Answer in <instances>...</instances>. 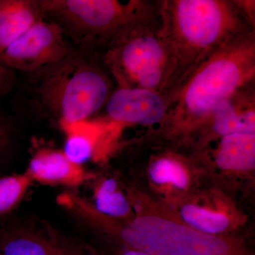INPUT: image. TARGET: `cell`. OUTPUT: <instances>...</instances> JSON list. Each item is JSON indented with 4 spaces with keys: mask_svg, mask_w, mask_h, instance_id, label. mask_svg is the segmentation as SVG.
Instances as JSON below:
<instances>
[{
    "mask_svg": "<svg viewBox=\"0 0 255 255\" xmlns=\"http://www.w3.org/2000/svg\"><path fill=\"white\" fill-rule=\"evenodd\" d=\"M255 78L253 30L207 55L178 79L166 95L162 125L172 135L201 129L220 104L253 87Z\"/></svg>",
    "mask_w": 255,
    "mask_h": 255,
    "instance_id": "6da1fadb",
    "label": "cell"
},
{
    "mask_svg": "<svg viewBox=\"0 0 255 255\" xmlns=\"http://www.w3.org/2000/svg\"><path fill=\"white\" fill-rule=\"evenodd\" d=\"M158 9L161 32L175 55L181 76L213 52L254 30L238 1L169 0Z\"/></svg>",
    "mask_w": 255,
    "mask_h": 255,
    "instance_id": "7a4b0ae2",
    "label": "cell"
},
{
    "mask_svg": "<svg viewBox=\"0 0 255 255\" xmlns=\"http://www.w3.org/2000/svg\"><path fill=\"white\" fill-rule=\"evenodd\" d=\"M131 204L135 211L130 219L119 221L96 214L92 226L103 231L110 243L149 255H254L241 238L199 232L167 211Z\"/></svg>",
    "mask_w": 255,
    "mask_h": 255,
    "instance_id": "3957f363",
    "label": "cell"
},
{
    "mask_svg": "<svg viewBox=\"0 0 255 255\" xmlns=\"http://www.w3.org/2000/svg\"><path fill=\"white\" fill-rule=\"evenodd\" d=\"M34 73H38L35 87L37 98L58 117L59 123L91 118L105 106L112 93L107 75L73 53Z\"/></svg>",
    "mask_w": 255,
    "mask_h": 255,
    "instance_id": "277c9868",
    "label": "cell"
},
{
    "mask_svg": "<svg viewBox=\"0 0 255 255\" xmlns=\"http://www.w3.org/2000/svg\"><path fill=\"white\" fill-rule=\"evenodd\" d=\"M107 61L120 87H137L167 95L180 78L175 55L160 24L137 25L113 43Z\"/></svg>",
    "mask_w": 255,
    "mask_h": 255,
    "instance_id": "5b68a950",
    "label": "cell"
},
{
    "mask_svg": "<svg viewBox=\"0 0 255 255\" xmlns=\"http://www.w3.org/2000/svg\"><path fill=\"white\" fill-rule=\"evenodd\" d=\"M42 17L58 24L74 41L107 39L114 43L125 32L152 21L150 9L140 1L40 0Z\"/></svg>",
    "mask_w": 255,
    "mask_h": 255,
    "instance_id": "8992f818",
    "label": "cell"
},
{
    "mask_svg": "<svg viewBox=\"0 0 255 255\" xmlns=\"http://www.w3.org/2000/svg\"><path fill=\"white\" fill-rule=\"evenodd\" d=\"M58 24L43 17L0 55V65L33 73L65 59L73 53Z\"/></svg>",
    "mask_w": 255,
    "mask_h": 255,
    "instance_id": "52a82bcc",
    "label": "cell"
},
{
    "mask_svg": "<svg viewBox=\"0 0 255 255\" xmlns=\"http://www.w3.org/2000/svg\"><path fill=\"white\" fill-rule=\"evenodd\" d=\"M66 135L64 150L72 162H105L118 145L123 128L107 118L60 122Z\"/></svg>",
    "mask_w": 255,
    "mask_h": 255,
    "instance_id": "ba28073f",
    "label": "cell"
},
{
    "mask_svg": "<svg viewBox=\"0 0 255 255\" xmlns=\"http://www.w3.org/2000/svg\"><path fill=\"white\" fill-rule=\"evenodd\" d=\"M170 211L179 221L199 232L233 236L230 231L241 221L236 208L217 194L183 197Z\"/></svg>",
    "mask_w": 255,
    "mask_h": 255,
    "instance_id": "9c48e42d",
    "label": "cell"
},
{
    "mask_svg": "<svg viewBox=\"0 0 255 255\" xmlns=\"http://www.w3.org/2000/svg\"><path fill=\"white\" fill-rule=\"evenodd\" d=\"M107 118L122 127L162 124L167 114L166 97L159 92L120 87L112 92L105 105Z\"/></svg>",
    "mask_w": 255,
    "mask_h": 255,
    "instance_id": "30bf717a",
    "label": "cell"
},
{
    "mask_svg": "<svg viewBox=\"0 0 255 255\" xmlns=\"http://www.w3.org/2000/svg\"><path fill=\"white\" fill-rule=\"evenodd\" d=\"M25 172L33 182L66 187H78L94 177L82 165L72 162L63 150L49 147L37 150Z\"/></svg>",
    "mask_w": 255,
    "mask_h": 255,
    "instance_id": "8fae6325",
    "label": "cell"
},
{
    "mask_svg": "<svg viewBox=\"0 0 255 255\" xmlns=\"http://www.w3.org/2000/svg\"><path fill=\"white\" fill-rule=\"evenodd\" d=\"M205 127L218 137L238 132L255 133L254 89L243 90L220 104L201 128Z\"/></svg>",
    "mask_w": 255,
    "mask_h": 255,
    "instance_id": "7c38bea8",
    "label": "cell"
},
{
    "mask_svg": "<svg viewBox=\"0 0 255 255\" xmlns=\"http://www.w3.org/2000/svg\"><path fill=\"white\" fill-rule=\"evenodd\" d=\"M213 159L226 173H247L255 168V133L229 134L219 137Z\"/></svg>",
    "mask_w": 255,
    "mask_h": 255,
    "instance_id": "4fadbf2b",
    "label": "cell"
},
{
    "mask_svg": "<svg viewBox=\"0 0 255 255\" xmlns=\"http://www.w3.org/2000/svg\"><path fill=\"white\" fill-rule=\"evenodd\" d=\"M41 18L36 1L0 0V55Z\"/></svg>",
    "mask_w": 255,
    "mask_h": 255,
    "instance_id": "5bb4252c",
    "label": "cell"
},
{
    "mask_svg": "<svg viewBox=\"0 0 255 255\" xmlns=\"http://www.w3.org/2000/svg\"><path fill=\"white\" fill-rule=\"evenodd\" d=\"M150 182L162 191L185 192L190 190L192 178L184 159L167 152L151 159L147 167Z\"/></svg>",
    "mask_w": 255,
    "mask_h": 255,
    "instance_id": "9a60e30c",
    "label": "cell"
},
{
    "mask_svg": "<svg viewBox=\"0 0 255 255\" xmlns=\"http://www.w3.org/2000/svg\"><path fill=\"white\" fill-rule=\"evenodd\" d=\"M94 206L96 211L110 219L127 221L133 216V209L128 194L122 191L114 178L101 179L94 188Z\"/></svg>",
    "mask_w": 255,
    "mask_h": 255,
    "instance_id": "2e32d148",
    "label": "cell"
},
{
    "mask_svg": "<svg viewBox=\"0 0 255 255\" xmlns=\"http://www.w3.org/2000/svg\"><path fill=\"white\" fill-rule=\"evenodd\" d=\"M33 182L26 172L0 177V218L17 207Z\"/></svg>",
    "mask_w": 255,
    "mask_h": 255,
    "instance_id": "e0dca14e",
    "label": "cell"
},
{
    "mask_svg": "<svg viewBox=\"0 0 255 255\" xmlns=\"http://www.w3.org/2000/svg\"><path fill=\"white\" fill-rule=\"evenodd\" d=\"M52 255H100L95 247L57 231Z\"/></svg>",
    "mask_w": 255,
    "mask_h": 255,
    "instance_id": "ac0fdd59",
    "label": "cell"
},
{
    "mask_svg": "<svg viewBox=\"0 0 255 255\" xmlns=\"http://www.w3.org/2000/svg\"><path fill=\"white\" fill-rule=\"evenodd\" d=\"M14 70L0 65V96L9 93L16 85Z\"/></svg>",
    "mask_w": 255,
    "mask_h": 255,
    "instance_id": "d6986e66",
    "label": "cell"
},
{
    "mask_svg": "<svg viewBox=\"0 0 255 255\" xmlns=\"http://www.w3.org/2000/svg\"><path fill=\"white\" fill-rule=\"evenodd\" d=\"M110 243V246L106 251H100L97 249L100 255H149L145 252L135 248L113 243Z\"/></svg>",
    "mask_w": 255,
    "mask_h": 255,
    "instance_id": "ffe728a7",
    "label": "cell"
},
{
    "mask_svg": "<svg viewBox=\"0 0 255 255\" xmlns=\"http://www.w3.org/2000/svg\"><path fill=\"white\" fill-rule=\"evenodd\" d=\"M9 124L0 115V159L4 156L5 152L7 150L11 139Z\"/></svg>",
    "mask_w": 255,
    "mask_h": 255,
    "instance_id": "44dd1931",
    "label": "cell"
}]
</instances>
